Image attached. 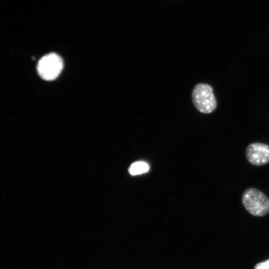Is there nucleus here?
<instances>
[{
    "label": "nucleus",
    "instance_id": "1",
    "mask_svg": "<svg viewBox=\"0 0 269 269\" xmlns=\"http://www.w3.org/2000/svg\"><path fill=\"white\" fill-rule=\"evenodd\" d=\"M242 202L246 211L253 216L262 217L269 213V199L258 189H246L242 194Z\"/></svg>",
    "mask_w": 269,
    "mask_h": 269
},
{
    "label": "nucleus",
    "instance_id": "3",
    "mask_svg": "<svg viewBox=\"0 0 269 269\" xmlns=\"http://www.w3.org/2000/svg\"><path fill=\"white\" fill-rule=\"evenodd\" d=\"M63 60L58 54L49 53L42 57L37 64V72L44 80L56 79L62 70Z\"/></svg>",
    "mask_w": 269,
    "mask_h": 269
},
{
    "label": "nucleus",
    "instance_id": "4",
    "mask_svg": "<svg viewBox=\"0 0 269 269\" xmlns=\"http://www.w3.org/2000/svg\"><path fill=\"white\" fill-rule=\"evenodd\" d=\"M247 159L252 164L261 166L269 162V145L261 142L249 144L245 151Z\"/></svg>",
    "mask_w": 269,
    "mask_h": 269
},
{
    "label": "nucleus",
    "instance_id": "2",
    "mask_svg": "<svg viewBox=\"0 0 269 269\" xmlns=\"http://www.w3.org/2000/svg\"><path fill=\"white\" fill-rule=\"evenodd\" d=\"M191 97L194 106L202 113L210 114L217 108V102L213 88L207 84H196L192 90Z\"/></svg>",
    "mask_w": 269,
    "mask_h": 269
},
{
    "label": "nucleus",
    "instance_id": "5",
    "mask_svg": "<svg viewBox=\"0 0 269 269\" xmlns=\"http://www.w3.org/2000/svg\"><path fill=\"white\" fill-rule=\"evenodd\" d=\"M148 164L143 161H137L133 163L129 168V172L133 175L145 173L149 170Z\"/></svg>",
    "mask_w": 269,
    "mask_h": 269
},
{
    "label": "nucleus",
    "instance_id": "6",
    "mask_svg": "<svg viewBox=\"0 0 269 269\" xmlns=\"http://www.w3.org/2000/svg\"><path fill=\"white\" fill-rule=\"evenodd\" d=\"M254 269H269V260L257 264Z\"/></svg>",
    "mask_w": 269,
    "mask_h": 269
}]
</instances>
